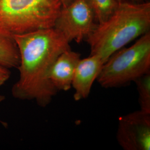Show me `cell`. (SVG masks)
Here are the masks:
<instances>
[{
  "label": "cell",
  "instance_id": "6da1fadb",
  "mask_svg": "<svg viewBox=\"0 0 150 150\" xmlns=\"http://www.w3.org/2000/svg\"><path fill=\"white\" fill-rule=\"evenodd\" d=\"M13 36L20 62L17 67L20 77L12 87V95L46 107L58 92L49 79L50 71L59 54L71 49L70 42L54 27Z\"/></svg>",
  "mask_w": 150,
  "mask_h": 150
},
{
  "label": "cell",
  "instance_id": "7a4b0ae2",
  "mask_svg": "<svg viewBox=\"0 0 150 150\" xmlns=\"http://www.w3.org/2000/svg\"><path fill=\"white\" fill-rule=\"evenodd\" d=\"M150 2H120L107 20L97 25L86 41L90 54L105 62L113 53L150 31Z\"/></svg>",
  "mask_w": 150,
  "mask_h": 150
},
{
  "label": "cell",
  "instance_id": "3957f363",
  "mask_svg": "<svg viewBox=\"0 0 150 150\" xmlns=\"http://www.w3.org/2000/svg\"><path fill=\"white\" fill-rule=\"evenodd\" d=\"M61 0H0V28L12 35L54 27Z\"/></svg>",
  "mask_w": 150,
  "mask_h": 150
},
{
  "label": "cell",
  "instance_id": "277c9868",
  "mask_svg": "<svg viewBox=\"0 0 150 150\" xmlns=\"http://www.w3.org/2000/svg\"><path fill=\"white\" fill-rule=\"evenodd\" d=\"M150 72V31L127 48H122L110 56L97 78L103 88L125 86Z\"/></svg>",
  "mask_w": 150,
  "mask_h": 150
},
{
  "label": "cell",
  "instance_id": "5b68a950",
  "mask_svg": "<svg viewBox=\"0 0 150 150\" xmlns=\"http://www.w3.org/2000/svg\"><path fill=\"white\" fill-rule=\"evenodd\" d=\"M97 23L88 0H73L62 7L54 27L71 42L81 43L91 34Z\"/></svg>",
  "mask_w": 150,
  "mask_h": 150
},
{
  "label": "cell",
  "instance_id": "8992f818",
  "mask_svg": "<svg viewBox=\"0 0 150 150\" xmlns=\"http://www.w3.org/2000/svg\"><path fill=\"white\" fill-rule=\"evenodd\" d=\"M116 139L125 150H150V113L141 110L118 119Z\"/></svg>",
  "mask_w": 150,
  "mask_h": 150
},
{
  "label": "cell",
  "instance_id": "52a82bcc",
  "mask_svg": "<svg viewBox=\"0 0 150 150\" xmlns=\"http://www.w3.org/2000/svg\"><path fill=\"white\" fill-rule=\"evenodd\" d=\"M104 63L97 54H90L87 58L81 59L76 67L72 82L75 101L85 99L89 96L93 82L97 80Z\"/></svg>",
  "mask_w": 150,
  "mask_h": 150
},
{
  "label": "cell",
  "instance_id": "ba28073f",
  "mask_svg": "<svg viewBox=\"0 0 150 150\" xmlns=\"http://www.w3.org/2000/svg\"><path fill=\"white\" fill-rule=\"evenodd\" d=\"M80 59L81 54L70 49L60 54L55 60L49 79L57 91L70 90L76 67Z\"/></svg>",
  "mask_w": 150,
  "mask_h": 150
},
{
  "label": "cell",
  "instance_id": "9c48e42d",
  "mask_svg": "<svg viewBox=\"0 0 150 150\" xmlns=\"http://www.w3.org/2000/svg\"><path fill=\"white\" fill-rule=\"evenodd\" d=\"M20 62L19 50L13 35L0 28V64L17 69Z\"/></svg>",
  "mask_w": 150,
  "mask_h": 150
},
{
  "label": "cell",
  "instance_id": "30bf717a",
  "mask_svg": "<svg viewBox=\"0 0 150 150\" xmlns=\"http://www.w3.org/2000/svg\"><path fill=\"white\" fill-rule=\"evenodd\" d=\"M97 24L105 21L117 9L118 0H88Z\"/></svg>",
  "mask_w": 150,
  "mask_h": 150
},
{
  "label": "cell",
  "instance_id": "8fae6325",
  "mask_svg": "<svg viewBox=\"0 0 150 150\" xmlns=\"http://www.w3.org/2000/svg\"><path fill=\"white\" fill-rule=\"evenodd\" d=\"M140 110L150 113V72L135 80Z\"/></svg>",
  "mask_w": 150,
  "mask_h": 150
},
{
  "label": "cell",
  "instance_id": "7c38bea8",
  "mask_svg": "<svg viewBox=\"0 0 150 150\" xmlns=\"http://www.w3.org/2000/svg\"><path fill=\"white\" fill-rule=\"evenodd\" d=\"M11 76L10 69L0 64V87L8 80Z\"/></svg>",
  "mask_w": 150,
  "mask_h": 150
},
{
  "label": "cell",
  "instance_id": "4fadbf2b",
  "mask_svg": "<svg viewBox=\"0 0 150 150\" xmlns=\"http://www.w3.org/2000/svg\"><path fill=\"white\" fill-rule=\"evenodd\" d=\"M119 2H142L149 1V0H118Z\"/></svg>",
  "mask_w": 150,
  "mask_h": 150
},
{
  "label": "cell",
  "instance_id": "5bb4252c",
  "mask_svg": "<svg viewBox=\"0 0 150 150\" xmlns=\"http://www.w3.org/2000/svg\"><path fill=\"white\" fill-rule=\"evenodd\" d=\"M61 1L62 5V7H66V6L69 5L73 0H61Z\"/></svg>",
  "mask_w": 150,
  "mask_h": 150
},
{
  "label": "cell",
  "instance_id": "9a60e30c",
  "mask_svg": "<svg viewBox=\"0 0 150 150\" xmlns=\"http://www.w3.org/2000/svg\"><path fill=\"white\" fill-rule=\"evenodd\" d=\"M3 100V98H2V97L0 96V102L2 101Z\"/></svg>",
  "mask_w": 150,
  "mask_h": 150
}]
</instances>
